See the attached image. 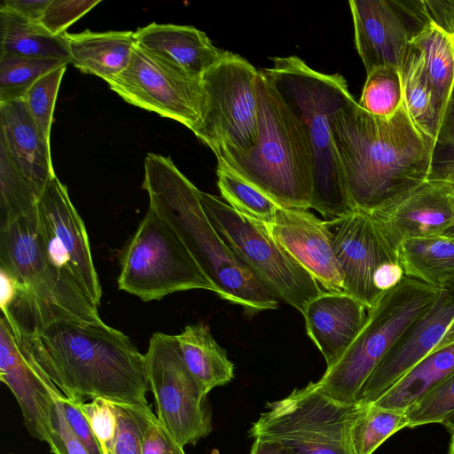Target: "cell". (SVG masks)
Instances as JSON below:
<instances>
[{
	"label": "cell",
	"mask_w": 454,
	"mask_h": 454,
	"mask_svg": "<svg viewBox=\"0 0 454 454\" xmlns=\"http://www.w3.org/2000/svg\"><path fill=\"white\" fill-rule=\"evenodd\" d=\"M143 454H185L182 447L160 423L157 416L150 419L142 438Z\"/></svg>",
	"instance_id": "45"
},
{
	"label": "cell",
	"mask_w": 454,
	"mask_h": 454,
	"mask_svg": "<svg viewBox=\"0 0 454 454\" xmlns=\"http://www.w3.org/2000/svg\"><path fill=\"white\" fill-rule=\"evenodd\" d=\"M328 222L344 292L369 310L383 293L404 277L397 254L368 212L356 209Z\"/></svg>",
	"instance_id": "13"
},
{
	"label": "cell",
	"mask_w": 454,
	"mask_h": 454,
	"mask_svg": "<svg viewBox=\"0 0 454 454\" xmlns=\"http://www.w3.org/2000/svg\"><path fill=\"white\" fill-rule=\"evenodd\" d=\"M67 66L39 78L25 93L22 100L43 136L50 141L58 91Z\"/></svg>",
	"instance_id": "36"
},
{
	"label": "cell",
	"mask_w": 454,
	"mask_h": 454,
	"mask_svg": "<svg viewBox=\"0 0 454 454\" xmlns=\"http://www.w3.org/2000/svg\"><path fill=\"white\" fill-rule=\"evenodd\" d=\"M439 133L454 136V91L448 105Z\"/></svg>",
	"instance_id": "48"
},
{
	"label": "cell",
	"mask_w": 454,
	"mask_h": 454,
	"mask_svg": "<svg viewBox=\"0 0 454 454\" xmlns=\"http://www.w3.org/2000/svg\"><path fill=\"white\" fill-rule=\"evenodd\" d=\"M451 206H452V219L448 229L443 232L441 237H444L454 240V188L451 193Z\"/></svg>",
	"instance_id": "50"
},
{
	"label": "cell",
	"mask_w": 454,
	"mask_h": 454,
	"mask_svg": "<svg viewBox=\"0 0 454 454\" xmlns=\"http://www.w3.org/2000/svg\"><path fill=\"white\" fill-rule=\"evenodd\" d=\"M259 70L231 51L202 77L203 105L194 135L217 155L247 153L258 138Z\"/></svg>",
	"instance_id": "11"
},
{
	"label": "cell",
	"mask_w": 454,
	"mask_h": 454,
	"mask_svg": "<svg viewBox=\"0 0 454 454\" xmlns=\"http://www.w3.org/2000/svg\"><path fill=\"white\" fill-rule=\"evenodd\" d=\"M267 226L276 240L326 291L344 292L328 221L308 209L279 206L274 223Z\"/></svg>",
	"instance_id": "19"
},
{
	"label": "cell",
	"mask_w": 454,
	"mask_h": 454,
	"mask_svg": "<svg viewBox=\"0 0 454 454\" xmlns=\"http://www.w3.org/2000/svg\"><path fill=\"white\" fill-rule=\"evenodd\" d=\"M427 180L454 184V136L438 134L434 143Z\"/></svg>",
	"instance_id": "43"
},
{
	"label": "cell",
	"mask_w": 454,
	"mask_h": 454,
	"mask_svg": "<svg viewBox=\"0 0 454 454\" xmlns=\"http://www.w3.org/2000/svg\"><path fill=\"white\" fill-rule=\"evenodd\" d=\"M257 94L256 145L247 153L223 150L216 157L279 206L311 208L313 161L302 126L262 70Z\"/></svg>",
	"instance_id": "6"
},
{
	"label": "cell",
	"mask_w": 454,
	"mask_h": 454,
	"mask_svg": "<svg viewBox=\"0 0 454 454\" xmlns=\"http://www.w3.org/2000/svg\"><path fill=\"white\" fill-rule=\"evenodd\" d=\"M408 427L404 411L365 404L351 433L355 454H372L386 440Z\"/></svg>",
	"instance_id": "33"
},
{
	"label": "cell",
	"mask_w": 454,
	"mask_h": 454,
	"mask_svg": "<svg viewBox=\"0 0 454 454\" xmlns=\"http://www.w3.org/2000/svg\"><path fill=\"white\" fill-rule=\"evenodd\" d=\"M0 380L16 398L28 434L46 442L51 408L55 399L65 395L3 316L0 318Z\"/></svg>",
	"instance_id": "17"
},
{
	"label": "cell",
	"mask_w": 454,
	"mask_h": 454,
	"mask_svg": "<svg viewBox=\"0 0 454 454\" xmlns=\"http://www.w3.org/2000/svg\"><path fill=\"white\" fill-rule=\"evenodd\" d=\"M442 424L450 434H454V413L448 417Z\"/></svg>",
	"instance_id": "51"
},
{
	"label": "cell",
	"mask_w": 454,
	"mask_h": 454,
	"mask_svg": "<svg viewBox=\"0 0 454 454\" xmlns=\"http://www.w3.org/2000/svg\"><path fill=\"white\" fill-rule=\"evenodd\" d=\"M454 184L427 180L372 211L380 232L395 252L407 239L441 237L452 219Z\"/></svg>",
	"instance_id": "18"
},
{
	"label": "cell",
	"mask_w": 454,
	"mask_h": 454,
	"mask_svg": "<svg viewBox=\"0 0 454 454\" xmlns=\"http://www.w3.org/2000/svg\"><path fill=\"white\" fill-rule=\"evenodd\" d=\"M115 405L118 422L113 454H143L144 431L154 413L151 408L140 409L128 405Z\"/></svg>",
	"instance_id": "39"
},
{
	"label": "cell",
	"mask_w": 454,
	"mask_h": 454,
	"mask_svg": "<svg viewBox=\"0 0 454 454\" xmlns=\"http://www.w3.org/2000/svg\"><path fill=\"white\" fill-rule=\"evenodd\" d=\"M68 50L70 64L81 72L94 74L106 82L129 66L136 39L132 31L92 32L62 35Z\"/></svg>",
	"instance_id": "24"
},
{
	"label": "cell",
	"mask_w": 454,
	"mask_h": 454,
	"mask_svg": "<svg viewBox=\"0 0 454 454\" xmlns=\"http://www.w3.org/2000/svg\"><path fill=\"white\" fill-rule=\"evenodd\" d=\"M217 185L223 199L239 213L266 225L274 223L279 205L217 157Z\"/></svg>",
	"instance_id": "31"
},
{
	"label": "cell",
	"mask_w": 454,
	"mask_h": 454,
	"mask_svg": "<svg viewBox=\"0 0 454 454\" xmlns=\"http://www.w3.org/2000/svg\"><path fill=\"white\" fill-rule=\"evenodd\" d=\"M366 74L358 105L376 116L393 115L403 104L400 69L394 66H381Z\"/></svg>",
	"instance_id": "35"
},
{
	"label": "cell",
	"mask_w": 454,
	"mask_h": 454,
	"mask_svg": "<svg viewBox=\"0 0 454 454\" xmlns=\"http://www.w3.org/2000/svg\"><path fill=\"white\" fill-rule=\"evenodd\" d=\"M454 454V434H450V439L449 442L448 453Z\"/></svg>",
	"instance_id": "52"
},
{
	"label": "cell",
	"mask_w": 454,
	"mask_h": 454,
	"mask_svg": "<svg viewBox=\"0 0 454 454\" xmlns=\"http://www.w3.org/2000/svg\"><path fill=\"white\" fill-rule=\"evenodd\" d=\"M409 23L412 36L428 25L454 34V0L395 1Z\"/></svg>",
	"instance_id": "38"
},
{
	"label": "cell",
	"mask_w": 454,
	"mask_h": 454,
	"mask_svg": "<svg viewBox=\"0 0 454 454\" xmlns=\"http://www.w3.org/2000/svg\"><path fill=\"white\" fill-rule=\"evenodd\" d=\"M405 277L435 289L454 285V240L444 237L411 239L396 251Z\"/></svg>",
	"instance_id": "27"
},
{
	"label": "cell",
	"mask_w": 454,
	"mask_h": 454,
	"mask_svg": "<svg viewBox=\"0 0 454 454\" xmlns=\"http://www.w3.org/2000/svg\"><path fill=\"white\" fill-rule=\"evenodd\" d=\"M454 343V319L447 328L442 339L434 351ZM433 352V351H432Z\"/></svg>",
	"instance_id": "49"
},
{
	"label": "cell",
	"mask_w": 454,
	"mask_h": 454,
	"mask_svg": "<svg viewBox=\"0 0 454 454\" xmlns=\"http://www.w3.org/2000/svg\"><path fill=\"white\" fill-rule=\"evenodd\" d=\"M106 82L129 104L176 121L192 132L200 121L201 78L176 72L137 45L127 68Z\"/></svg>",
	"instance_id": "14"
},
{
	"label": "cell",
	"mask_w": 454,
	"mask_h": 454,
	"mask_svg": "<svg viewBox=\"0 0 454 454\" xmlns=\"http://www.w3.org/2000/svg\"><path fill=\"white\" fill-rule=\"evenodd\" d=\"M142 187L149 207L174 230L214 284L215 294L251 314L278 308L279 300L219 235L203 209L200 191L169 157L147 154Z\"/></svg>",
	"instance_id": "3"
},
{
	"label": "cell",
	"mask_w": 454,
	"mask_h": 454,
	"mask_svg": "<svg viewBox=\"0 0 454 454\" xmlns=\"http://www.w3.org/2000/svg\"><path fill=\"white\" fill-rule=\"evenodd\" d=\"M18 336L73 402L103 398L118 405L151 408L145 355L122 332L106 323L62 321L35 335Z\"/></svg>",
	"instance_id": "2"
},
{
	"label": "cell",
	"mask_w": 454,
	"mask_h": 454,
	"mask_svg": "<svg viewBox=\"0 0 454 454\" xmlns=\"http://www.w3.org/2000/svg\"><path fill=\"white\" fill-rule=\"evenodd\" d=\"M46 442L53 454H90L71 429L57 398L51 411Z\"/></svg>",
	"instance_id": "42"
},
{
	"label": "cell",
	"mask_w": 454,
	"mask_h": 454,
	"mask_svg": "<svg viewBox=\"0 0 454 454\" xmlns=\"http://www.w3.org/2000/svg\"><path fill=\"white\" fill-rule=\"evenodd\" d=\"M404 412L410 428L442 424L454 413V372Z\"/></svg>",
	"instance_id": "37"
},
{
	"label": "cell",
	"mask_w": 454,
	"mask_h": 454,
	"mask_svg": "<svg viewBox=\"0 0 454 454\" xmlns=\"http://www.w3.org/2000/svg\"><path fill=\"white\" fill-rule=\"evenodd\" d=\"M453 372L454 343L431 352L373 403L405 411Z\"/></svg>",
	"instance_id": "28"
},
{
	"label": "cell",
	"mask_w": 454,
	"mask_h": 454,
	"mask_svg": "<svg viewBox=\"0 0 454 454\" xmlns=\"http://www.w3.org/2000/svg\"><path fill=\"white\" fill-rule=\"evenodd\" d=\"M355 44L366 74L381 66L401 69L412 38L394 0H350Z\"/></svg>",
	"instance_id": "20"
},
{
	"label": "cell",
	"mask_w": 454,
	"mask_h": 454,
	"mask_svg": "<svg viewBox=\"0 0 454 454\" xmlns=\"http://www.w3.org/2000/svg\"><path fill=\"white\" fill-rule=\"evenodd\" d=\"M57 400L61 405L63 413L71 429L90 454H103L101 447L82 410L81 404L85 402L75 403L66 395L58 397Z\"/></svg>",
	"instance_id": "44"
},
{
	"label": "cell",
	"mask_w": 454,
	"mask_h": 454,
	"mask_svg": "<svg viewBox=\"0 0 454 454\" xmlns=\"http://www.w3.org/2000/svg\"><path fill=\"white\" fill-rule=\"evenodd\" d=\"M69 60L61 35H54L41 23L0 10V57Z\"/></svg>",
	"instance_id": "29"
},
{
	"label": "cell",
	"mask_w": 454,
	"mask_h": 454,
	"mask_svg": "<svg viewBox=\"0 0 454 454\" xmlns=\"http://www.w3.org/2000/svg\"><path fill=\"white\" fill-rule=\"evenodd\" d=\"M439 291L404 276L383 293L354 341L316 381L317 388L334 400L357 403L367 378L410 325L431 307Z\"/></svg>",
	"instance_id": "7"
},
{
	"label": "cell",
	"mask_w": 454,
	"mask_h": 454,
	"mask_svg": "<svg viewBox=\"0 0 454 454\" xmlns=\"http://www.w3.org/2000/svg\"><path fill=\"white\" fill-rule=\"evenodd\" d=\"M100 0H51L39 23L54 35H61Z\"/></svg>",
	"instance_id": "41"
},
{
	"label": "cell",
	"mask_w": 454,
	"mask_h": 454,
	"mask_svg": "<svg viewBox=\"0 0 454 454\" xmlns=\"http://www.w3.org/2000/svg\"><path fill=\"white\" fill-rule=\"evenodd\" d=\"M37 211L38 231L47 260L99 306L102 290L86 228L69 198L67 186L57 176L42 191Z\"/></svg>",
	"instance_id": "15"
},
{
	"label": "cell",
	"mask_w": 454,
	"mask_h": 454,
	"mask_svg": "<svg viewBox=\"0 0 454 454\" xmlns=\"http://www.w3.org/2000/svg\"><path fill=\"white\" fill-rule=\"evenodd\" d=\"M410 43L423 55L428 78L445 115L454 91V34L428 25Z\"/></svg>",
	"instance_id": "30"
},
{
	"label": "cell",
	"mask_w": 454,
	"mask_h": 454,
	"mask_svg": "<svg viewBox=\"0 0 454 454\" xmlns=\"http://www.w3.org/2000/svg\"><path fill=\"white\" fill-rule=\"evenodd\" d=\"M209 221L240 260L278 299L302 313L323 293L317 280L276 240L268 226L200 192Z\"/></svg>",
	"instance_id": "10"
},
{
	"label": "cell",
	"mask_w": 454,
	"mask_h": 454,
	"mask_svg": "<svg viewBox=\"0 0 454 454\" xmlns=\"http://www.w3.org/2000/svg\"><path fill=\"white\" fill-rule=\"evenodd\" d=\"M368 311L355 297L344 292L323 291L302 311L306 331L333 365L362 330Z\"/></svg>",
	"instance_id": "22"
},
{
	"label": "cell",
	"mask_w": 454,
	"mask_h": 454,
	"mask_svg": "<svg viewBox=\"0 0 454 454\" xmlns=\"http://www.w3.org/2000/svg\"><path fill=\"white\" fill-rule=\"evenodd\" d=\"M40 194L0 146V226L35 214Z\"/></svg>",
	"instance_id": "32"
},
{
	"label": "cell",
	"mask_w": 454,
	"mask_h": 454,
	"mask_svg": "<svg viewBox=\"0 0 454 454\" xmlns=\"http://www.w3.org/2000/svg\"><path fill=\"white\" fill-rule=\"evenodd\" d=\"M364 406L334 400L309 382L268 403L249 434L278 442L292 454H355L352 428Z\"/></svg>",
	"instance_id": "8"
},
{
	"label": "cell",
	"mask_w": 454,
	"mask_h": 454,
	"mask_svg": "<svg viewBox=\"0 0 454 454\" xmlns=\"http://www.w3.org/2000/svg\"><path fill=\"white\" fill-rule=\"evenodd\" d=\"M157 419L182 446L195 445L212 430L207 394L192 375L175 335L154 333L145 354Z\"/></svg>",
	"instance_id": "12"
},
{
	"label": "cell",
	"mask_w": 454,
	"mask_h": 454,
	"mask_svg": "<svg viewBox=\"0 0 454 454\" xmlns=\"http://www.w3.org/2000/svg\"><path fill=\"white\" fill-rule=\"evenodd\" d=\"M0 270L14 281L2 315L21 336L62 321L104 325L94 304L70 278L51 265L38 231V211L0 226Z\"/></svg>",
	"instance_id": "4"
},
{
	"label": "cell",
	"mask_w": 454,
	"mask_h": 454,
	"mask_svg": "<svg viewBox=\"0 0 454 454\" xmlns=\"http://www.w3.org/2000/svg\"><path fill=\"white\" fill-rule=\"evenodd\" d=\"M454 319V285L440 289L431 307L413 321L360 388L356 402L379 400L405 373L429 355Z\"/></svg>",
	"instance_id": "16"
},
{
	"label": "cell",
	"mask_w": 454,
	"mask_h": 454,
	"mask_svg": "<svg viewBox=\"0 0 454 454\" xmlns=\"http://www.w3.org/2000/svg\"><path fill=\"white\" fill-rule=\"evenodd\" d=\"M175 336L185 365L206 394L232 380L234 365L207 325H188Z\"/></svg>",
	"instance_id": "25"
},
{
	"label": "cell",
	"mask_w": 454,
	"mask_h": 454,
	"mask_svg": "<svg viewBox=\"0 0 454 454\" xmlns=\"http://www.w3.org/2000/svg\"><path fill=\"white\" fill-rule=\"evenodd\" d=\"M81 407L103 454H113L117 434L116 405L103 398H94L82 403Z\"/></svg>",
	"instance_id": "40"
},
{
	"label": "cell",
	"mask_w": 454,
	"mask_h": 454,
	"mask_svg": "<svg viewBox=\"0 0 454 454\" xmlns=\"http://www.w3.org/2000/svg\"><path fill=\"white\" fill-rule=\"evenodd\" d=\"M50 2L51 0H4L0 5V10L39 22Z\"/></svg>",
	"instance_id": "46"
},
{
	"label": "cell",
	"mask_w": 454,
	"mask_h": 454,
	"mask_svg": "<svg viewBox=\"0 0 454 454\" xmlns=\"http://www.w3.org/2000/svg\"><path fill=\"white\" fill-rule=\"evenodd\" d=\"M68 64L56 59L0 57V104L21 99L39 78Z\"/></svg>",
	"instance_id": "34"
},
{
	"label": "cell",
	"mask_w": 454,
	"mask_h": 454,
	"mask_svg": "<svg viewBox=\"0 0 454 454\" xmlns=\"http://www.w3.org/2000/svg\"><path fill=\"white\" fill-rule=\"evenodd\" d=\"M272 61V67L262 71L300 121L311 151V208L325 217H341L356 209L339 165L332 121L353 98L348 83L341 74L316 71L297 56Z\"/></svg>",
	"instance_id": "5"
},
{
	"label": "cell",
	"mask_w": 454,
	"mask_h": 454,
	"mask_svg": "<svg viewBox=\"0 0 454 454\" xmlns=\"http://www.w3.org/2000/svg\"><path fill=\"white\" fill-rule=\"evenodd\" d=\"M0 146L40 193L56 176L50 141L39 130L22 99L0 104Z\"/></svg>",
	"instance_id": "23"
},
{
	"label": "cell",
	"mask_w": 454,
	"mask_h": 454,
	"mask_svg": "<svg viewBox=\"0 0 454 454\" xmlns=\"http://www.w3.org/2000/svg\"><path fill=\"white\" fill-rule=\"evenodd\" d=\"M403 106L416 127L435 140L444 111L428 78L421 51L410 43L400 69Z\"/></svg>",
	"instance_id": "26"
},
{
	"label": "cell",
	"mask_w": 454,
	"mask_h": 454,
	"mask_svg": "<svg viewBox=\"0 0 454 454\" xmlns=\"http://www.w3.org/2000/svg\"><path fill=\"white\" fill-rule=\"evenodd\" d=\"M254 440L250 454H292L278 442L260 438Z\"/></svg>",
	"instance_id": "47"
},
{
	"label": "cell",
	"mask_w": 454,
	"mask_h": 454,
	"mask_svg": "<svg viewBox=\"0 0 454 454\" xmlns=\"http://www.w3.org/2000/svg\"><path fill=\"white\" fill-rule=\"evenodd\" d=\"M134 35L137 47L192 78H201L226 52L215 47L205 32L192 26L153 22Z\"/></svg>",
	"instance_id": "21"
},
{
	"label": "cell",
	"mask_w": 454,
	"mask_h": 454,
	"mask_svg": "<svg viewBox=\"0 0 454 454\" xmlns=\"http://www.w3.org/2000/svg\"><path fill=\"white\" fill-rule=\"evenodd\" d=\"M332 134L355 209L371 213L427 180L434 139L416 127L403 104L380 117L353 98L333 117Z\"/></svg>",
	"instance_id": "1"
},
{
	"label": "cell",
	"mask_w": 454,
	"mask_h": 454,
	"mask_svg": "<svg viewBox=\"0 0 454 454\" xmlns=\"http://www.w3.org/2000/svg\"><path fill=\"white\" fill-rule=\"evenodd\" d=\"M120 290L143 301L175 292L216 289L170 225L150 207L122 250Z\"/></svg>",
	"instance_id": "9"
}]
</instances>
